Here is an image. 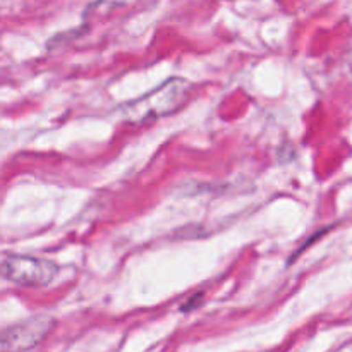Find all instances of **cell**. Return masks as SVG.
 Listing matches in <instances>:
<instances>
[{"label":"cell","mask_w":352,"mask_h":352,"mask_svg":"<svg viewBox=\"0 0 352 352\" xmlns=\"http://www.w3.org/2000/svg\"><path fill=\"white\" fill-rule=\"evenodd\" d=\"M57 274V265L45 258L10 256L0 263V277L24 287H45Z\"/></svg>","instance_id":"2"},{"label":"cell","mask_w":352,"mask_h":352,"mask_svg":"<svg viewBox=\"0 0 352 352\" xmlns=\"http://www.w3.org/2000/svg\"><path fill=\"white\" fill-rule=\"evenodd\" d=\"M201 298H203L201 294H198V296H192V298L189 299V301H188V305H184V306H182V311H188V309H195L196 306H198L199 302H201Z\"/></svg>","instance_id":"4"},{"label":"cell","mask_w":352,"mask_h":352,"mask_svg":"<svg viewBox=\"0 0 352 352\" xmlns=\"http://www.w3.org/2000/svg\"><path fill=\"white\" fill-rule=\"evenodd\" d=\"M55 322L52 316L40 315L28 318L0 333V352H28L41 344L52 332Z\"/></svg>","instance_id":"3"},{"label":"cell","mask_w":352,"mask_h":352,"mask_svg":"<svg viewBox=\"0 0 352 352\" xmlns=\"http://www.w3.org/2000/svg\"><path fill=\"white\" fill-rule=\"evenodd\" d=\"M188 81L181 78H170L164 85L158 86L143 98L131 102L122 109L124 120L133 124H144L157 120L160 117L170 116L175 110L181 109L189 96Z\"/></svg>","instance_id":"1"}]
</instances>
